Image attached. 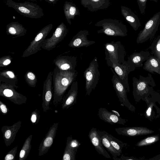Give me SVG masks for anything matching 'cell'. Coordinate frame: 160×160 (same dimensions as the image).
<instances>
[{
	"instance_id": "ba28073f",
	"label": "cell",
	"mask_w": 160,
	"mask_h": 160,
	"mask_svg": "<svg viewBox=\"0 0 160 160\" xmlns=\"http://www.w3.org/2000/svg\"><path fill=\"white\" fill-rule=\"evenodd\" d=\"M110 69L113 73L111 81L121 105L126 107L132 112H135V108L128 101L127 94L128 92L126 88L112 68H111Z\"/></svg>"
},
{
	"instance_id": "74e56055",
	"label": "cell",
	"mask_w": 160,
	"mask_h": 160,
	"mask_svg": "<svg viewBox=\"0 0 160 160\" xmlns=\"http://www.w3.org/2000/svg\"><path fill=\"white\" fill-rule=\"evenodd\" d=\"M40 118V115L38 110L36 109L33 111L31 114L30 120L33 124H36L38 122Z\"/></svg>"
},
{
	"instance_id": "9c48e42d",
	"label": "cell",
	"mask_w": 160,
	"mask_h": 160,
	"mask_svg": "<svg viewBox=\"0 0 160 160\" xmlns=\"http://www.w3.org/2000/svg\"><path fill=\"white\" fill-rule=\"evenodd\" d=\"M111 67L113 69L128 92H129L130 90L128 81V75L130 72L135 70L136 67L128 60H125L121 64L112 63Z\"/></svg>"
},
{
	"instance_id": "ee69618b",
	"label": "cell",
	"mask_w": 160,
	"mask_h": 160,
	"mask_svg": "<svg viewBox=\"0 0 160 160\" xmlns=\"http://www.w3.org/2000/svg\"><path fill=\"white\" fill-rule=\"evenodd\" d=\"M45 1L48 2L54 5L55 4L58 0H45Z\"/></svg>"
},
{
	"instance_id": "ffe728a7",
	"label": "cell",
	"mask_w": 160,
	"mask_h": 160,
	"mask_svg": "<svg viewBox=\"0 0 160 160\" xmlns=\"http://www.w3.org/2000/svg\"><path fill=\"white\" fill-rule=\"evenodd\" d=\"M88 137L91 143L98 153L106 158H111L109 153L103 146L96 128H92L91 129L89 132Z\"/></svg>"
},
{
	"instance_id": "6da1fadb",
	"label": "cell",
	"mask_w": 160,
	"mask_h": 160,
	"mask_svg": "<svg viewBox=\"0 0 160 160\" xmlns=\"http://www.w3.org/2000/svg\"><path fill=\"white\" fill-rule=\"evenodd\" d=\"M52 73L53 103L56 105L62 100L67 89L74 81L78 72L77 71L62 70L55 67Z\"/></svg>"
},
{
	"instance_id": "5b68a950",
	"label": "cell",
	"mask_w": 160,
	"mask_h": 160,
	"mask_svg": "<svg viewBox=\"0 0 160 160\" xmlns=\"http://www.w3.org/2000/svg\"><path fill=\"white\" fill-rule=\"evenodd\" d=\"M85 79L86 95L89 96L97 86L99 80L100 72L97 58L95 57L83 73Z\"/></svg>"
},
{
	"instance_id": "5bb4252c",
	"label": "cell",
	"mask_w": 160,
	"mask_h": 160,
	"mask_svg": "<svg viewBox=\"0 0 160 160\" xmlns=\"http://www.w3.org/2000/svg\"><path fill=\"white\" fill-rule=\"evenodd\" d=\"M112 111L109 112L106 108L101 107L98 110V115L101 119L111 125L118 124L124 125L127 120L121 118L117 111Z\"/></svg>"
},
{
	"instance_id": "9a60e30c",
	"label": "cell",
	"mask_w": 160,
	"mask_h": 160,
	"mask_svg": "<svg viewBox=\"0 0 160 160\" xmlns=\"http://www.w3.org/2000/svg\"><path fill=\"white\" fill-rule=\"evenodd\" d=\"M58 123V122H56L53 124L42 140L38 149L39 156H42L46 153L52 146L56 136Z\"/></svg>"
},
{
	"instance_id": "4fadbf2b",
	"label": "cell",
	"mask_w": 160,
	"mask_h": 160,
	"mask_svg": "<svg viewBox=\"0 0 160 160\" xmlns=\"http://www.w3.org/2000/svg\"><path fill=\"white\" fill-rule=\"evenodd\" d=\"M52 72H50L43 84L42 108L44 112H46L50 108L49 105L53 95L52 90Z\"/></svg>"
},
{
	"instance_id": "7a4b0ae2",
	"label": "cell",
	"mask_w": 160,
	"mask_h": 160,
	"mask_svg": "<svg viewBox=\"0 0 160 160\" xmlns=\"http://www.w3.org/2000/svg\"><path fill=\"white\" fill-rule=\"evenodd\" d=\"M132 94L134 100L137 102L146 97L150 96L154 91L153 88L156 86L154 80L151 74L144 77L139 75V79L133 77L132 79Z\"/></svg>"
},
{
	"instance_id": "d6986e66",
	"label": "cell",
	"mask_w": 160,
	"mask_h": 160,
	"mask_svg": "<svg viewBox=\"0 0 160 160\" xmlns=\"http://www.w3.org/2000/svg\"><path fill=\"white\" fill-rule=\"evenodd\" d=\"M89 34L87 31H81L73 37L68 44V46L72 48L88 47L96 43V42L88 39Z\"/></svg>"
},
{
	"instance_id": "7c38bea8",
	"label": "cell",
	"mask_w": 160,
	"mask_h": 160,
	"mask_svg": "<svg viewBox=\"0 0 160 160\" xmlns=\"http://www.w3.org/2000/svg\"><path fill=\"white\" fill-rule=\"evenodd\" d=\"M97 26L102 27V29L98 31V33H103L108 36L113 37H124L127 35V27L122 23H104Z\"/></svg>"
},
{
	"instance_id": "52a82bcc",
	"label": "cell",
	"mask_w": 160,
	"mask_h": 160,
	"mask_svg": "<svg viewBox=\"0 0 160 160\" xmlns=\"http://www.w3.org/2000/svg\"><path fill=\"white\" fill-rule=\"evenodd\" d=\"M52 27V24H50L39 31L29 46L23 52L22 57H28L40 51L44 40Z\"/></svg>"
},
{
	"instance_id": "836d02e7",
	"label": "cell",
	"mask_w": 160,
	"mask_h": 160,
	"mask_svg": "<svg viewBox=\"0 0 160 160\" xmlns=\"http://www.w3.org/2000/svg\"><path fill=\"white\" fill-rule=\"evenodd\" d=\"M25 79L28 84L31 87L36 86L37 79L36 75L30 71H28L24 76Z\"/></svg>"
},
{
	"instance_id": "4dcf8cb0",
	"label": "cell",
	"mask_w": 160,
	"mask_h": 160,
	"mask_svg": "<svg viewBox=\"0 0 160 160\" xmlns=\"http://www.w3.org/2000/svg\"><path fill=\"white\" fill-rule=\"evenodd\" d=\"M148 48L151 50L152 55L160 62V34L153 41Z\"/></svg>"
},
{
	"instance_id": "ab89813d",
	"label": "cell",
	"mask_w": 160,
	"mask_h": 160,
	"mask_svg": "<svg viewBox=\"0 0 160 160\" xmlns=\"http://www.w3.org/2000/svg\"><path fill=\"white\" fill-rule=\"evenodd\" d=\"M18 146H16L8 152L4 157V160H14L17 153Z\"/></svg>"
},
{
	"instance_id": "b9f144b4",
	"label": "cell",
	"mask_w": 160,
	"mask_h": 160,
	"mask_svg": "<svg viewBox=\"0 0 160 160\" xmlns=\"http://www.w3.org/2000/svg\"><path fill=\"white\" fill-rule=\"evenodd\" d=\"M0 108L1 112L3 115L7 114L9 111L8 107L6 105L1 101H0Z\"/></svg>"
},
{
	"instance_id": "d590c367",
	"label": "cell",
	"mask_w": 160,
	"mask_h": 160,
	"mask_svg": "<svg viewBox=\"0 0 160 160\" xmlns=\"http://www.w3.org/2000/svg\"><path fill=\"white\" fill-rule=\"evenodd\" d=\"M80 145L79 142L76 139H73L72 136L67 138L66 147L78 150Z\"/></svg>"
},
{
	"instance_id": "8fae6325",
	"label": "cell",
	"mask_w": 160,
	"mask_h": 160,
	"mask_svg": "<svg viewBox=\"0 0 160 160\" xmlns=\"http://www.w3.org/2000/svg\"><path fill=\"white\" fill-rule=\"evenodd\" d=\"M68 32L66 25L62 22L57 28L52 37L44 40L42 48L48 51L54 49L64 39Z\"/></svg>"
},
{
	"instance_id": "ac0fdd59",
	"label": "cell",
	"mask_w": 160,
	"mask_h": 160,
	"mask_svg": "<svg viewBox=\"0 0 160 160\" xmlns=\"http://www.w3.org/2000/svg\"><path fill=\"white\" fill-rule=\"evenodd\" d=\"M21 123V121H18L12 126H4L2 127L1 131L6 146H9L14 141Z\"/></svg>"
},
{
	"instance_id": "f546056e",
	"label": "cell",
	"mask_w": 160,
	"mask_h": 160,
	"mask_svg": "<svg viewBox=\"0 0 160 160\" xmlns=\"http://www.w3.org/2000/svg\"><path fill=\"white\" fill-rule=\"evenodd\" d=\"M159 134L154 135L148 136L139 141L136 144L138 147L147 146L153 144L159 141Z\"/></svg>"
},
{
	"instance_id": "d6a6232c",
	"label": "cell",
	"mask_w": 160,
	"mask_h": 160,
	"mask_svg": "<svg viewBox=\"0 0 160 160\" xmlns=\"http://www.w3.org/2000/svg\"><path fill=\"white\" fill-rule=\"evenodd\" d=\"M64 13L68 23L70 24V19L74 16L76 11V8L70 3L66 2L63 6Z\"/></svg>"
},
{
	"instance_id": "2e32d148",
	"label": "cell",
	"mask_w": 160,
	"mask_h": 160,
	"mask_svg": "<svg viewBox=\"0 0 160 160\" xmlns=\"http://www.w3.org/2000/svg\"><path fill=\"white\" fill-rule=\"evenodd\" d=\"M115 130L118 135L128 137L147 135L154 132L153 130L143 127L118 128H116Z\"/></svg>"
},
{
	"instance_id": "7dc6e473",
	"label": "cell",
	"mask_w": 160,
	"mask_h": 160,
	"mask_svg": "<svg viewBox=\"0 0 160 160\" xmlns=\"http://www.w3.org/2000/svg\"><path fill=\"white\" fill-rule=\"evenodd\" d=\"M159 131H160V129H159Z\"/></svg>"
},
{
	"instance_id": "60d3db41",
	"label": "cell",
	"mask_w": 160,
	"mask_h": 160,
	"mask_svg": "<svg viewBox=\"0 0 160 160\" xmlns=\"http://www.w3.org/2000/svg\"><path fill=\"white\" fill-rule=\"evenodd\" d=\"M150 96L151 98L156 102H157L160 106V93L157 92L154 90L151 94Z\"/></svg>"
},
{
	"instance_id": "e575fe53",
	"label": "cell",
	"mask_w": 160,
	"mask_h": 160,
	"mask_svg": "<svg viewBox=\"0 0 160 160\" xmlns=\"http://www.w3.org/2000/svg\"><path fill=\"white\" fill-rule=\"evenodd\" d=\"M78 150L65 147L62 157L63 160H75Z\"/></svg>"
},
{
	"instance_id": "f35d334b",
	"label": "cell",
	"mask_w": 160,
	"mask_h": 160,
	"mask_svg": "<svg viewBox=\"0 0 160 160\" xmlns=\"http://www.w3.org/2000/svg\"><path fill=\"white\" fill-rule=\"evenodd\" d=\"M12 58L9 55L3 56L0 58V67H5L10 64Z\"/></svg>"
},
{
	"instance_id": "d4e9b609",
	"label": "cell",
	"mask_w": 160,
	"mask_h": 160,
	"mask_svg": "<svg viewBox=\"0 0 160 160\" xmlns=\"http://www.w3.org/2000/svg\"><path fill=\"white\" fill-rule=\"evenodd\" d=\"M143 100L145 102L147 106L144 112V116L146 118L152 121L155 118L153 107L155 108L157 113L158 114H160V109L157 106L155 101L150 96L145 98Z\"/></svg>"
},
{
	"instance_id": "44dd1931",
	"label": "cell",
	"mask_w": 160,
	"mask_h": 160,
	"mask_svg": "<svg viewBox=\"0 0 160 160\" xmlns=\"http://www.w3.org/2000/svg\"><path fill=\"white\" fill-rule=\"evenodd\" d=\"M78 91V82H74L71 84L70 88L67 94L63 99L62 105V109H68L76 103Z\"/></svg>"
},
{
	"instance_id": "bcb514c9",
	"label": "cell",
	"mask_w": 160,
	"mask_h": 160,
	"mask_svg": "<svg viewBox=\"0 0 160 160\" xmlns=\"http://www.w3.org/2000/svg\"><path fill=\"white\" fill-rule=\"evenodd\" d=\"M30 0V1H35L37 0Z\"/></svg>"
},
{
	"instance_id": "484cf974",
	"label": "cell",
	"mask_w": 160,
	"mask_h": 160,
	"mask_svg": "<svg viewBox=\"0 0 160 160\" xmlns=\"http://www.w3.org/2000/svg\"><path fill=\"white\" fill-rule=\"evenodd\" d=\"M18 81L17 76L13 71L6 70L0 72V82L12 85L15 88L18 87L16 84Z\"/></svg>"
},
{
	"instance_id": "8992f818",
	"label": "cell",
	"mask_w": 160,
	"mask_h": 160,
	"mask_svg": "<svg viewBox=\"0 0 160 160\" xmlns=\"http://www.w3.org/2000/svg\"><path fill=\"white\" fill-rule=\"evenodd\" d=\"M160 24V11L154 15L146 23L143 29L138 34L137 43H142L152 39L158 31Z\"/></svg>"
},
{
	"instance_id": "e0dca14e",
	"label": "cell",
	"mask_w": 160,
	"mask_h": 160,
	"mask_svg": "<svg viewBox=\"0 0 160 160\" xmlns=\"http://www.w3.org/2000/svg\"><path fill=\"white\" fill-rule=\"evenodd\" d=\"M77 58L73 56H58L54 60L56 67L63 71H76Z\"/></svg>"
},
{
	"instance_id": "1f68e13d",
	"label": "cell",
	"mask_w": 160,
	"mask_h": 160,
	"mask_svg": "<svg viewBox=\"0 0 160 160\" xmlns=\"http://www.w3.org/2000/svg\"><path fill=\"white\" fill-rule=\"evenodd\" d=\"M106 133L108 138L112 147L118 152L121 154L122 149L125 144L107 132H106Z\"/></svg>"
},
{
	"instance_id": "603a6c76",
	"label": "cell",
	"mask_w": 160,
	"mask_h": 160,
	"mask_svg": "<svg viewBox=\"0 0 160 160\" xmlns=\"http://www.w3.org/2000/svg\"><path fill=\"white\" fill-rule=\"evenodd\" d=\"M143 68L152 74L156 73L160 75V62L153 55H150L144 63Z\"/></svg>"
},
{
	"instance_id": "8d00e7d4",
	"label": "cell",
	"mask_w": 160,
	"mask_h": 160,
	"mask_svg": "<svg viewBox=\"0 0 160 160\" xmlns=\"http://www.w3.org/2000/svg\"><path fill=\"white\" fill-rule=\"evenodd\" d=\"M148 0L157 2L159 0H137L140 12L141 14H144L145 13L146 3Z\"/></svg>"
},
{
	"instance_id": "7bdbcfd3",
	"label": "cell",
	"mask_w": 160,
	"mask_h": 160,
	"mask_svg": "<svg viewBox=\"0 0 160 160\" xmlns=\"http://www.w3.org/2000/svg\"><path fill=\"white\" fill-rule=\"evenodd\" d=\"M113 159L114 160H138V159L136 158H135L133 157H126L123 155H121V157L120 158H118L117 157L115 158L113 157Z\"/></svg>"
},
{
	"instance_id": "4316f807",
	"label": "cell",
	"mask_w": 160,
	"mask_h": 160,
	"mask_svg": "<svg viewBox=\"0 0 160 160\" xmlns=\"http://www.w3.org/2000/svg\"><path fill=\"white\" fill-rule=\"evenodd\" d=\"M123 14L128 23L136 31L141 26L140 20L138 16L127 7H124Z\"/></svg>"
},
{
	"instance_id": "30bf717a",
	"label": "cell",
	"mask_w": 160,
	"mask_h": 160,
	"mask_svg": "<svg viewBox=\"0 0 160 160\" xmlns=\"http://www.w3.org/2000/svg\"><path fill=\"white\" fill-rule=\"evenodd\" d=\"M15 88L12 85L1 82L0 96L16 104L20 105L25 103L27 101V97L18 92Z\"/></svg>"
},
{
	"instance_id": "3957f363",
	"label": "cell",
	"mask_w": 160,
	"mask_h": 160,
	"mask_svg": "<svg viewBox=\"0 0 160 160\" xmlns=\"http://www.w3.org/2000/svg\"><path fill=\"white\" fill-rule=\"evenodd\" d=\"M6 5L17 12L27 18L37 19L43 16L42 9L38 5L32 2H16L13 0H6Z\"/></svg>"
},
{
	"instance_id": "277c9868",
	"label": "cell",
	"mask_w": 160,
	"mask_h": 160,
	"mask_svg": "<svg viewBox=\"0 0 160 160\" xmlns=\"http://www.w3.org/2000/svg\"><path fill=\"white\" fill-rule=\"evenodd\" d=\"M104 48L105 60L108 67H111L112 63L121 64L125 61L126 52L120 41L107 42L104 44Z\"/></svg>"
},
{
	"instance_id": "cb8c5ba5",
	"label": "cell",
	"mask_w": 160,
	"mask_h": 160,
	"mask_svg": "<svg viewBox=\"0 0 160 160\" xmlns=\"http://www.w3.org/2000/svg\"><path fill=\"white\" fill-rule=\"evenodd\" d=\"M150 55L148 51H142L132 53L128 58V60L135 67H140L143 66L142 62L146 61Z\"/></svg>"
},
{
	"instance_id": "7402d4cb",
	"label": "cell",
	"mask_w": 160,
	"mask_h": 160,
	"mask_svg": "<svg viewBox=\"0 0 160 160\" xmlns=\"http://www.w3.org/2000/svg\"><path fill=\"white\" fill-rule=\"evenodd\" d=\"M6 32L8 35L12 36L19 37L25 35L27 30L18 22H13L6 25Z\"/></svg>"
},
{
	"instance_id": "83f0119b",
	"label": "cell",
	"mask_w": 160,
	"mask_h": 160,
	"mask_svg": "<svg viewBox=\"0 0 160 160\" xmlns=\"http://www.w3.org/2000/svg\"><path fill=\"white\" fill-rule=\"evenodd\" d=\"M98 132L102 145L113 157H119L121 154L112 147L108 138L106 132L98 130Z\"/></svg>"
},
{
	"instance_id": "f1b7e54d",
	"label": "cell",
	"mask_w": 160,
	"mask_h": 160,
	"mask_svg": "<svg viewBox=\"0 0 160 160\" xmlns=\"http://www.w3.org/2000/svg\"><path fill=\"white\" fill-rule=\"evenodd\" d=\"M32 137V135L31 134L26 139L20 152L19 160H25L28 157L31 148V143Z\"/></svg>"
},
{
	"instance_id": "f6af8a7d",
	"label": "cell",
	"mask_w": 160,
	"mask_h": 160,
	"mask_svg": "<svg viewBox=\"0 0 160 160\" xmlns=\"http://www.w3.org/2000/svg\"><path fill=\"white\" fill-rule=\"evenodd\" d=\"M149 160H160V154L157 155L155 157L149 159Z\"/></svg>"
}]
</instances>
